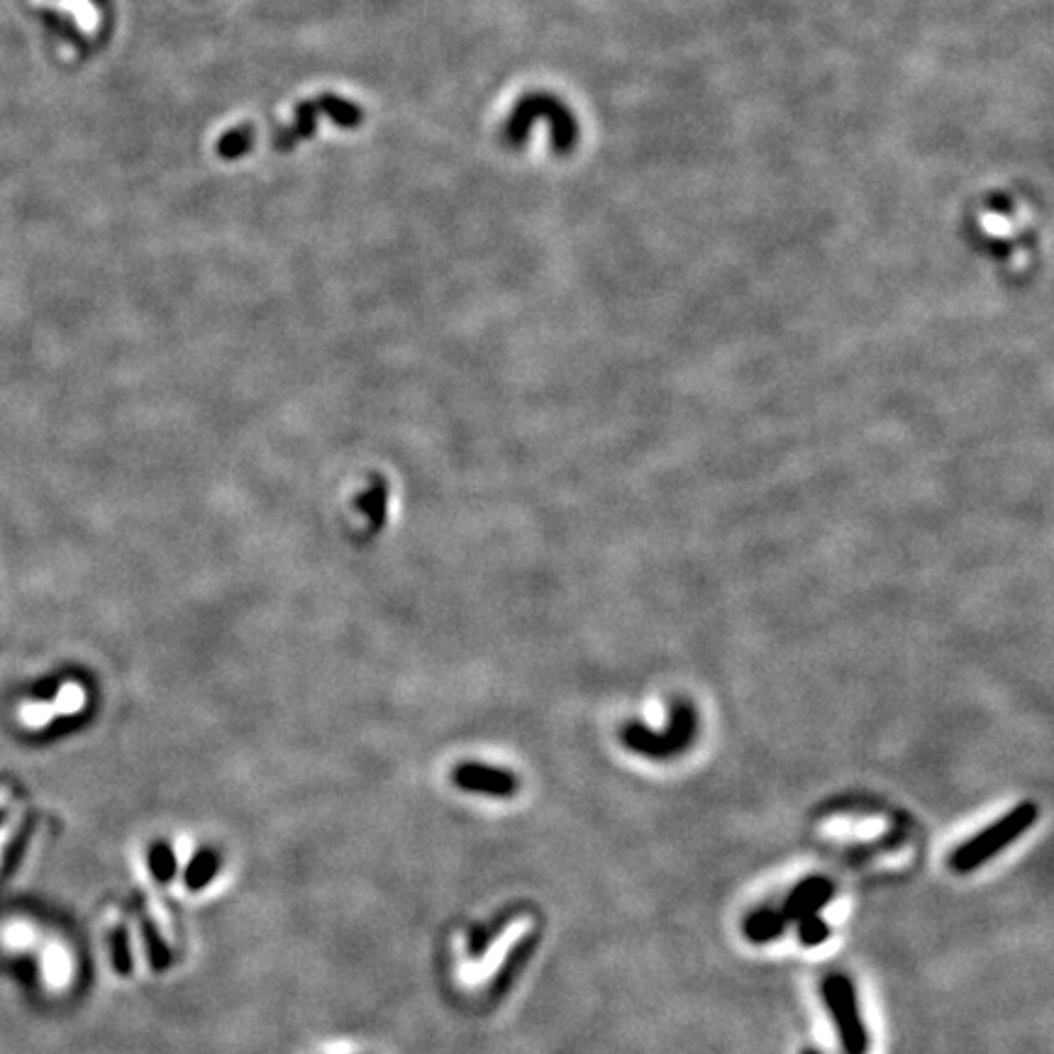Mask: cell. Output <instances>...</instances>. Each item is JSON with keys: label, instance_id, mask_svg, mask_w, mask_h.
<instances>
[{"label": "cell", "instance_id": "30bf717a", "mask_svg": "<svg viewBox=\"0 0 1054 1054\" xmlns=\"http://www.w3.org/2000/svg\"><path fill=\"white\" fill-rule=\"evenodd\" d=\"M254 140H257V137H254L252 127H235V130L225 132L223 140L218 142V154L223 159H240L254 147Z\"/></svg>", "mask_w": 1054, "mask_h": 1054}, {"label": "cell", "instance_id": "2e32d148", "mask_svg": "<svg viewBox=\"0 0 1054 1054\" xmlns=\"http://www.w3.org/2000/svg\"><path fill=\"white\" fill-rule=\"evenodd\" d=\"M115 967H118L120 974H130L132 972L130 950H127V930L125 928H120L118 933H115Z\"/></svg>", "mask_w": 1054, "mask_h": 1054}, {"label": "cell", "instance_id": "8992f818", "mask_svg": "<svg viewBox=\"0 0 1054 1054\" xmlns=\"http://www.w3.org/2000/svg\"><path fill=\"white\" fill-rule=\"evenodd\" d=\"M454 781L467 791L508 798L518 791V776L506 769L484 767V764H462L454 769Z\"/></svg>", "mask_w": 1054, "mask_h": 1054}, {"label": "cell", "instance_id": "5b68a950", "mask_svg": "<svg viewBox=\"0 0 1054 1054\" xmlns=\"http://www.w3.org/2000/svg\"><path fill=\"white\" fill-rule=\"evenodd\" d=\"M832 896H835V884H832L830 879H825V876H808L801 884L793 886L781 913H784L786 923L796 925L801 923V920L811 918V915H820V911L832 901Z\"/></svg>", "mask_w": 1054, "mask_h": 1054}, {"label": "cell", "instance_id": "9a60e30c", "mask_svg": "<svg viewBox=\"0 0 1054 1054\" xmlns=\"http://www.w3.org/2000/svg\"><path fill=\"white\" fill-rule=\"evenodd\" d=\"M144 933H147V945H149V957H152V967L154 969H164L166 964H169V950H166L164 942L159 940V935H154V930L144 928Z\"/></svg>", "mask_w": 1054, "mask_h": 1054}, {"label": "cell", "instance_id": "ac0fdd59", "mask_svg": "<svg viewBox=\"0 0 1054 1054\" xmlns=\"http://www.w3.org/2000/svg\"><path fill=\"white\" fill-rule=\"evenodd\" d=\"M801 1054H820V1052L818 1050H803Z\"/></svg>", "mask_w": 1054, "mask_h": 1054}, {"label": "cell", "instance_id": "4fadbf2b", "mask_svg": "<svg viewBox=\"0 0 1054 1054\" xmlns=\"http://www.w3.org/2000/svg\"><path fill=\"white\" fill-rule=\"evenodd\" d=\"M44 976H47L49 986H64L69 979V957L59 950L57 945H52L44 957Z\"/></svg>", "mask_w": 1054, "mask_h": 1054}, {"label": "cell", "instance_id": "9c48e42d", "mask_svg": "<svg viewBox=\"0 0 1054 1054\" xmlns=\"http://www.w3.org/2000/svg\"><path fill=\"white\" fill-rule=\"evenodd\" d=\"M220 869V857L213 852H201L198 857H193V862L186 869V886L191 891L203 889L213 881V876Z\"/></svg>", "mask_w": 1054, "mask_h": 1054}, {"label": "cell", "instance_id": "52a82bcc", "mask_svg": "<svg viewBox=\"0 0 1054 1054\" xmlns=\"http://www.w3.org/2000/svg\"><path fill=\"white\" fill-rule=\"evenodd\" d=\"M523 920H515V923H510L503 933L496 935V940H493V945L488 947V950L484 952V957H481V962L476 964L471 972H467V976L464 979L471 981V984H476V981L486 979L488 974L493 972V969H498L503 964V959L508 957V952L513 950V945L518 942V930L523 928Z\"/></svg>", "mask_w": 1054, "mask_h": 1054}, {"label": "cell", "instance_id": "5bb4252c", "mask_svg": "<svg viewBox=\"0 0 1054 1054\" xmlns=\"http://www.w3.org/2000/svg\"><path fill=\"white\" fill-rule=\"evenodd\" d=\"M22 815H25V808L18 806L15 808L13 813L8 815V820H5L3 825H0V864H3V854H5V847L10 845V840H13L15 830L20 828L22 825Z\"/></svg>", "mask_w": 1054, "mask_h": 1054}, {"label": "cell", "instance_id": "8fae6325", "mask_svg": "<svg viewBox=\"0 0 1054 1054\" xmlns=\"http://www.w3.org/2000/svg\"><path fill=\"white\" fill-rule=\"evenodd\" d=\"M149 869L159 881L169 884L176 874V854L166 842H159L149 850Z\"/></svg>", "mask_w": 1054, "mask_h": 1054}, {"label": "cell", "instance_id": "7a4b0ae2", "mask_svg": "<svg viewBox=\"0 0 1054 1054\" xmlns=\"http://www.w3.org/2000/svg\"><path fill=\"white\" fill-rule=\"evenodd\" d=\"M823 1001L835 1023L837 1037L847 1054H867L869 1033L857 1003V991L845 974H830L823 981Z\"/></svg>", "mask_w": 1054, "mask_h": 1054}, {"label": "cell", "instance_id": "277c9868", "mask_svg": "<svg viewBox=\"0 0 1054 1054\" xmlns=\"http://www.w3.org/2000/svg\"><path fill=\"white\" fill-rule=\"evenodd\" d=\"M320 113H325L327 118H330L332 122H337L340 127H359L364 120L362 108H359L357 103H349L345 101V98L325 93V96L315 98V101L298 103L296 122H293V127L276 132V137L271 140V144H274L279 152H288V149L296 147L301 140H308V137L315 132V127H318Z\"/></svg>", "mask_w": 1054, "mask_h": 1054}, {"label": "cell", "instance_id": "ba28073f", "mask_svg": "<svg viewBox=\"0 0 1054 1054\" xmlns=\"http://www.w3.org/2000/svg\"><path fill=\"white\" fill-rule=\"evenodd\" d=\"M789 923H786L781 908H759L747 915L745 920V935L747 940L754 945H767V942L779 940L786 933Z\"/></svg>", "mask_w": 1054, "mask_h": 1054}, {"label": "cell", "instance_id": "3957f363", "mask_svg": "<svg viewBox=\"0 0 1054 1054\" xmlns=\"http://www.w3.org/2000/svg\"><path fill=\"white\" fill-rule=\"evenodd\" d=\"M693 735H696V715L684 703H676L671 710V725L667 732H652L637 723H630L620 732L625 747L652 759H667L684 752L691 745Z\"/></svg>", "mask_w": 1054, "mask_h": 1054}, {"label": "cell", "instance_id": "6da1fadb", "mask_svg": "<svg viewBox=\"0 0 1054 1054\" xmlns=\"http://www.w3.org/2000/svg\"><path fill=\"white\" fill-rule=\"evenodd\" d=\"M1037 815H1040L1037 803H1018V806L1011 808L1006 815H1001L996 823H991L989 828H984L979 835H974L972 840L959 845L957 850L950 854V869L957 874L976 872V869L984 867L989 859H994L996 854H1001L1006 847H1011L1018 837H1023L1025 832L1033 828L1037 823Z\"/></svg>", "mask_w": 1054, "mask_h": 1054}, {"label": "cell", "instance_id": "e0dca14e", "mask_svg": "<svg viewBox=\"0 0 1054 1054\" xmlns=\"http://www.w3.org/2000/svg\"><path fill=\"white\" fill-rule=\"evenodd\" d=\"M10 798V786H0V806H5Z\"/></svg>", "mask_w": 1054, "mask_h": 1054}, {"label": "cell", "instance_id": "7c38bea8", "mask_svg": "<svg viewBox=\"0 0 1054 1054\" xmlns=\"http://www.w3.org/2000/svg\"><path fill=\"white\" fill-rule=\"evenodd\" d=\"M830 925L825 923L820 915H811V918L801 920V923H796V935H798V942H801L803 947H818L823 945V942L830 940Z\"/></svg>", "mask_w": 1054, "mask_h": 1054}]
</instances>
